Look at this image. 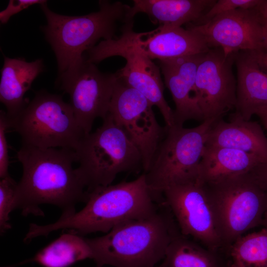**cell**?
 <instances>
[{
	"mask_svg": "<svg viewBox=\"0 0 267 267\" xmlns=\"http://www.w3.org/2000/svg\"><path fill=\"white\" fill-rule=\"evenodd\" d=\"M16 157L22 175L17 184L16 209L23 216H44L40 206L44 204L70 214L76 212L77 203L86 202L88 193L73 166L77 162L74 150L22 145Z\"/></svg>",
	"mask_w": 267,
	"mask_h": 267,
	"instance_id": "cell-1",
	"label": "cell"
},
{
	"mask_svg": "<svg viewBox=\"0 0 267 267\" xmlns=\"http://www.w3.org/2000/svg\"><path fill=\"white\" fill-rule=\"evenodd\" d=\"M88 193L82 209L62 214L48 224L31 223L25 240L46 236L60 229L81 236L98 231L107 233L120 224L148 217L158 211L144 173L133 180L98 187Z\"/></svg>",
	"mask_w": 267,
	"mask_h": 267,
	"instance_id": "cell-2",
	"label": "cell"
},
{
	"mask_svg": "<svg viewBox=\"0 0 267 267\" xmlns=\"http://www.w3.org/2000/svg\"><path fill=\"white\" fill-rule=\"evenodd\" d=\"M99 9L83 16L61 15L51 11L46 3L41 5L47 23L41 27L54 52L59 74L84 59L83 53L101 38L115 39L134 24L131 6L121 1H99Z\"/></svg>",
	"mask_w": 267,
	"mask_h": 267,
	"instance_id": "cell-3",
	"label": "cell"
},
{
	"mask_svg": "<svg viewBox=\"0 0 267 267\" xmlns=\"http://www.w3.org/2000/svg\"><path fill=\"white\" fill-rule=\"evenodd\" d=\"M169 216L157 211L120 224L103 236L87 238L97 267H155L178 232Z\"/></svg>",
	"mask_w": 267,
	"mask_h": 267,
	"instance_id": "cell-4",
	"label": "cell"
},
{
	"mask_svg": "<svg viewBox=\"0 0 267 267\" xmlns=\"http://www.w3.org/2000/svg\"><path fill=\"white\" fill-rule=\"evenodd\" d=\"M102 125L85 134L75 150L77 172L89 192L111 184L124 172L143 169L140 152L108 113Z\"/></svg>",
	"mask_w": 267,
	"mask_h": 267,
	"instance_id": "cell-5",
	"label": "cell"
},
{
	"mask_svg": "<svg viewBox=\"0 0 267 267\" xmlns=\"http://www.w3.org/2000/svg\"><path fill=\"white\" fill-rule=\"evenodd\" d=\"M210 204L222 247L262 225L267 210V190L249 173L212 182L201 183Z\"/></svg>",
	"mask_w": 267,
	"mask_h": 267,
	"instance_id": "cell-6",
	"label": "cell"
},
{
	"mask_svg": "<svg viewBox=\"0 0 267 267\" xmlns=\"http://www.w3.org/2000/svg\"><path fill=\"white\" fill-rule=\"evenodd\" d=\"M217 120H206L192 128L165 126V134L143 173L154 198L169 186L197 180L208 133Z\"/></svg>",
	"mask_w": 267,
	"mask_h": 267,
	"instance_id": "cell-7",
	"label": "cell"
},
{
	"mask_svg": "<svg viewBox=\"0 0 267 267\" xmlns=\"http://www.w3.org/2000/svg\"><path fill=\"white\" fill-rule=\"evenodd\" d=\"M8 119L10 129L19 134L24 145L75 150L85 135L70 104L45 90L36 92L18 114Z\"/></svg>",
	"mask_w": 267,
	"mask_h": 267,
	"instance_id": "cell-8",
	"label": "cell"
},
{
	"mask_svg": "<svg viewBox=\"0 0 267 267\" xmlns=\"http://www.w3.org/2000/svg\"><path fill=\"white\" fill-rule=\"evenodd\" d=\"M60 89L67 93L78 123L85 134L90 133L94 120L109 112L117 76L101 72L84 59L59 74Z\"/></svg>",
	"mask_w": 267,
	"mask_h": 267,
	"instance_id": "cell-9",
	"label": "cell"
},
{
	"mask_svg": "<svg viewBox=\"0 0 267 267\" xmlns=\"http://www.w3.org/2000/svg\"><path fill=\"white\" fill-rule=\"evenodd\" d=\"M153 106L143 95L117 76L108 113L140 152L144 172L166 131L165 127L158 123Z\"/></svg>",
	"mask_w": 267,
	"mask_h": 267,
	"instance_id": "cell-10",
	"label": "cell"
},
{
	"mask_svg": "<svg viewBox=\"0 0 267 267\" xmlns=\"http://www.w3.org/2000/svg\"><path fill=\"white\" fill-rule=\"evenodd\" d=\"M87 52L85 58L94 64L113 56L124 58L126 63L115 73L116 76L158 108L165 126L172 127L175 125L174 110L164 95V84L159 68L152 59L135 49L118 43L115 39L102 40Z\"/></svg>",
	"mask_w": 267,
	"mask_h": 267,
	"instance_id": "cell-11",
	"label": "cell"
},
{
	"mask_svg": "<svg viewBox=\"0 0 267 267\" xmlns=\"http://www.w3.org/2000/svg\"><path fill=\"white\" fill-rule=\"evenodd\" d=\"M235 53L225 54L221 48L204 53L197 68L193 96L204 121L221 119L235 108L237 81L232 71Z\"/></svg>",
	"mask_w": 267,
	"mask_h": 267,
	"instance_id": "cell-12",
	"label": "cell"
},
{
	"mask_svg": "<svg viewBox=\"0 0 267 267\" xmlns=\"http://www.w3.org/2000/svg\"><path fill=\"white\" fill-rule=\"evenodd\" d=\"M182 235L191 236L214 252L222 248L213 212L202 184L197 180L171 185L162 193Z\"/></svg>",
	"mask_w": 267,
	"mask_h": 267,
	"instance_id": "cell-13",
	"label": "cell"
},
{
	"mask_svg": "<svg viewBox=\"0 0 267 267\" xmlns=\"http://www.w3.org/2000/svg\"><path fill=\"white\" fill-rule=\"evenodd\" d=\"M262 21L256 7L236 9L204 24L187 26L197 31L210 48H221L228 55L241 51H263Z\"/></svg>",
	"mask_w": 267,
	"mask_h": 267,
	"instance_id": "cell-14",
	"label": "cell"
},
{
	"mask_svg": "<svg viewBox=\"0 0 267 267\" xmlns=\"http://www.w3.org/2000/svg\"><path fill=\"white\" fill-rule=\"evenodd\" d=\"M134 25L126 27L115 39L150 59L159 60L205 53L210 48L200 34L192 27L158 26L147 32L136 33Z\"/></svg>",
	"mask_w": 267,
	"mask_h": 267,
	"instance_id": "cell-15",
	"label": "cell"
},
{
	"mask_svg": "<svg viewBox=\"0 0 267 267\" xmlns=\"http://www.w3.org/2000/svg\"><path fill=\"white\" fill-rule=\"evenodd\" d=\"M204 53L159 60L165 85L175 104L176 125L183 126L189 120L204 121L193 96V89L197 68Z\"/></svg>",
	"mask_w": 267,
	"mask_h": 267,
	"instance_id": "cell-16",
	"label": "cell"
},
{
	"mask_svg": "<svg viewBox=\"0 0 267 267\" xmlns=\"http://www.w3.org/2000/svg\"><path fill=\"white\" fill-rule=\"evenodd\" d=\"M237 70L236 115L246 121L267 107V71L258 63L254 51L235 53Z\"/></svg>",
	"mask_w": 267,
	"mask_h": 267,
	"instance_id": "cell-17",
	"label": "cell"
},
{
	"mask_svg": "<svg viewBox=\"0 0 267 267\" xmlns=\"http://www.w3.org/2000/svg\"><path fill=\"white\" fill-rule=\"evenodd\" d=\"M205 145L237 149L267 161V137L260 125L234 113L229 122L221 118L213 124Z\"/></svg>",
	"mask_w": 267,
	"mask_h": 267,
	"instance_id": "cell-18",
	"label": "cell"
},
{
	"mask_svg": "<svg viewBox=\"0 0 267 267\" xmlns=\"http://www.w3.org/2000/svg\"><path fill=\"white\" fill-rule=\"evenodd\" d=\"M44 69L42 59L28 62L23 58L4 56L1 69L0 101L5 107L9 119L18 114L27 103L25 94Z\"/></svg>",
	"mask_w": 267,
	"mask_h": 267,
	"instance_id": "cell-19",
	"label": "cell"
},
{
	"mask_svg": "<svg viewBox=\"0 0 267 267\" xmlns=\"http://www.w3.org/2000/svg\"><path fill=\"white\" fill-rule=\"evenodd\" d=\"M216 0H134L131 6L133 17L146 14L158 26L179 27L195 24Z\"/></svg>",
	"mask_w": 267,
	"mask_h": 267,
	"instance_id": "cell-20",
	"label": "cell"
},
{
	"mask_svg": "<svg viewBox=\"0 0 267 267\" xmlns=\"http://www.w3.org/2000/svg\"><path fill=\"white\" fill-rule=\"evenodd\" d=\"M264 162L256 155L239 150L205 145L197 180L201 183L216 182L245 174Z\"/></svg>",
	"mask_w": 267,
	"mask_h": 267,
	"instance_id": "cell-21",
	"label": "cell"
},
{
	"mask_svg": "<svg viewBox=\"0 0 267 267\" xmlns=\"http://www.w3.org/2000/svg\"><path fill=\"white\" fill-rule=\"evenodd\" d=\"M92 257V252L87 238L70 232L62 234L34 257L20 264L35 262L43 267H68Z\"/></svg>",
	"mask_w": 267,
	"mask_h": 267,
	"instance_id": "cell-22",
	"label": "cell"
},
{
	"mask_svg": "<svg viewBox=\"0 0 267 267\" xmlns=\"http://www.w3.org/2000/svg\"><path fill=\"white\" fill-rule=\"evenodd\" d=\"M216 253L178 233L170 242L160 265L162 267H221Z\"/></svg>",
	"mask_w": 267,
	"mask_h": 267,
	"instance_id": "cell-23",
	"label": "cell"
},
{
	"mask_svg": "<svg viewBox=\"0 0 267 267\" xmlns=\"http://www.w3.org/2000/svg\"><path fill=\"white\" fill-rule=\"evenodd\" d=\"M229 249V267H267V229L242 236Z\"/></svg>",
	"mask_w": 267,
	"mask_h": 267,
	"instance_id": "cell-24",
	"label": "cell"
},
{
	"mask_svg": "<svg viewBox=\"0 0 267 267\" xmlns=\"http://www.w3.org/2000/svg\"><path fill=\"white\" fill-rule=\"evenodd\" d=\"M18 182L9 175L0 181V231L2 234L11 228L9 215L16 209Z\"/></svg>",
	"mask_w": 267,
	"mask_h": 267,
	"instance_id": "cell-25",
	"label": "cell"
},
{
	"mask_svg": "<svg viewBox=\"0 0 267 267\" xmlns=\"http://www.w3.org/2000/svg\"><path fill=\"white\" fill-rule=\"evenodd\" d=\"M262 0H218L193 25L204 24L216 16L236 9H250L258 6Z\"/></svg>",
	"mask_w": 267,
	"mask_h": 267,
	"instance_id": "cell-26",
	"label": "cell"
},
{
	"mask_svg": "<svg viewBox=\"0 0 267 267\" xmlns=\"http://www.w3.org/2000/svg\"><path fill=\"white\" fill-rule=\"evenodd\" d=\"M10 129L9 119L6 112L0 111V177L2 178L9 175V160L6 132Z\"/></svg>",
	"mask_w": 267,
	"mask_h": 267,
	"instance_id": "cell-27",
	"label": "cell"
},
{
	"mask_svg": "<svg viewBox=\"0 0 267 267\" xmlns=\"http://www.w3.org/2000/svg\"><path fill=\"white\" fill-rule=\"evenodd\" d=\"M46 1L44 0H10L6 7L0 12V23L6 24L13 15L33 5H41L46 3Z\"/></svg>",
	"mask_w": 267,
	"mask_h": 267,
	"instance_id": "cell-28",
	"label": "cell"
},
{
	"mask_svg": "<svg viewBox=\"0 0 267 267\" xmlns=\"http://www.w3.org/2000/svg\"><path fill=\"white\" fill-rule=\"evenodd\" d=\"M249 174L260 186L267 190V161L257 166Z\"/></svg>",
	"mask_w": 267,
	"mask_h": 267,
	"instance_id": "cell-29",
	"label": "cell"
},
{
	"mask_svg": "<svg viewBox=\"0 0 267 267\" xmlns=\"http://www.w3.org/2000/svg\"><path fill=\"white\" fill-rule=\"evenodd\" d=\"M256 58L260 66L267 71V53L264 51H254Z\"/></svg>",
	"mask_w": 267,
	"mask_h": 267,
	"instance_id": "cell-30",
	"label": "cell"
},
{
	"mask_svg": "<svg viewBox=\"0 0 267 267\" xmlns=\"http://www.w3.org/2000/svg\"><path fill=\"white\" fill-rule=\"evenodd\" d=\"M262 31L263 51L267 53V18H263Z\"/></svg>",
	"mask_w": 267,
	"mask_h": 267,
	"instance_id": "cell-31",
	"label": "cell"
},
{
	"mask_svg": "<svg viewBox=\"0 0 267 267\" xmlns=\"http://www.w3.org/2000/svg\"><path fill=\"white\" fill-rule=\"evenodd\" d=\"M256 115L260 118L267 131V107L259 109L256 113Z\"/></svg>",
	"mask_w": 267,
	"mask_h": 267,
	"instance_id": "cell-32",
	"label": "cell"
},
{
	"mask_svg": "<svg viewBox=\"0 0 267 267\" xmlns=\"http://www.w3.org/2000/svg\"><path fill=\"white\" fill-rule=\"evenodd\" d=\"M257 8L263 18H267V0H262Z\"/></svg>",
	"mask_w": 267,
	"mask_h": 267,
	"instance_id": "cell-33",
	"label": "cell"
},
{
	"mask_svg": "<svg viewBox=\"0 0 267 267\" xmlns=\"http://www.w3.org/2000/svg\"><path fill=\"white\" fill-rule=\"evenodd\" d=\"M262 225H263L265 228L267 229V210L264 215Z\"/></svg>",
	"mask_w": 267,
	"mask_h": 267,
	"instance_id": "cell-34",
	"label": "cell"
},
{
	"mask_svg": "<svg viewBox=\"0 0 267 267\" xmlns=\"http://www.w3.org/2000/svg\"><path fill=\"white\" fill-rule=\"evenodd\" d=\"M155 267H162L161 266V265H159V266H156Z\"/></svg>",
	"mask_w": 267,
	"mask_h": 267,
	"instance_id": "cell-35",
	"label": "cell"
}]
</instances>
